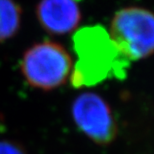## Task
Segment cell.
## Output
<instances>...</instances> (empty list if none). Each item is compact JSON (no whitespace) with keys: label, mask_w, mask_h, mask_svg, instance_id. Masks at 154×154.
<instances>
[{"label":"cell","mask_w":154,"mask_h":154,"mask_svg":"<svg viewBox=\"0 0 154 154\" xmlns=\"http://www.w3.org/2000/svg\"><path fill=\"white\" fill-rule=\"evenodd\" d=\"M77 60L71 72L75 88L91 87L107 79H123L130 62L120 53L109 32L101 25L82 27L72 38Z\"/></svg>","instance_id":"obj_1"},{"label":"cell","mask_w":154,"mask_h":154,"mask_svg":"<svg viewBox=\"0 0 154 154\" xmlns=\"http://www.w3.org/2000/svg\"><path fill=\"white\" fill-rule=\"evenodd\" d=\"M109 35L129 62L144 59L154 53V13L141 7L120 9L112 18Z\"/></svg>","instance_id":"obj_2"},{"label":"cell","mask_w":154,"mask_h":154,"mask_svg":"<svg viewBox=\"0 0 154 154\" xmlns=\"http://www.w3.org/2000/svg\"><path fill=\"white\" fill-rule=\"evenodd\" d=\"M73 69L71 56L62 45L43 41L32 45L23 55L21 70L30 85L48 91L64 84Z\"/></svg>","instance_id":"obj_3"},{"label":"cell","mask_w":154,"mask_h":154,"mask_svg":"<svg viewBox=\"0 0 154 154\" xmlns=\"http://www.w3.org/2000/svg\"><path fill=\"white\" fill-rule=\"evenodd\" d=\"M75 124L89 139L99 145H107L115 139L117 126L109 104L100 95L84 92L72 103Z\"/></svg>","instance_id":"obj_4"},{"label":"cell","mask_w":154,"mask_h":154,"mask_svg":"<svg viewBox=\"0 0 154 154\" xmlns=\"http://www.w3.org/2000/svg\"><path fill=\"white\" fill-rule=\"evenodd\" d=\"M36 13L43 28L55 35L72 32L81 20L75 0H40Z\"/></svg>","instance_id":"obj_5"},{"label":"cell","mask_w":154,"mask_h":154,"mask_svg":"<svg viewBox=\"0 0 154 154\" xmlns=\"http://www.w3.org/2000/svg\"><path fill=\"white\" fill-rule=\"evenodd\" d=\"M21 9L14 0H0V42L16 34L20 27Z\"/></svg>","instance_id":"obj_6"},{"label":"cell","mask_w":154,"mask_h":154,"mask_svg":"<svg viewBox=\"0 0 154 154\" xmlns=\"http://www.w3.org/2000/svg\"><path fill=\"white\" fill-rule=\"evenodd\" d=\"M0 154H26L23 147L10 140L0 141Z\"/></svg>","instance_id":"obj_7"}]
</instances>
